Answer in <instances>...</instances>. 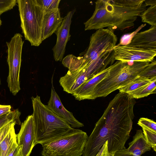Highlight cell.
Masks as SVG:
<instances>
[{
	"label": "cell",
	"instance_id": "1",
	"mask_svg": "<svg viewBox=\"0 0 156 156\" xmlns=\"http://www.w3.org/2000/svg\"><path fill=\"white\" fill-rule=\"evenodd\" d=\"M135 99L119 92L109 102L88 136L82 156H95L103 145L108 142L109 153L126 148L134 117Z\"/></svg>",
	"mask_w": 156,
	"mask_h": 156
},
{
	"label": "cell",
	"instance_id": "2",
	"mask_svg": "<svg viewBox=\"0 0 156 156\" xmlns=\"http://www.w3.org/2000/svg\"><path fill=\"white\" fill-rule=\"evenodd\" d=\"M144 0H98L91 17L84 23L85 30L107 27L113 31L131 28L146 9Z\"/></svg>",
	"mask_w": 156,
	"mask_h": 156
},
{
	"label": "cell",
	"instance_id": "3",
	"mask_svg": "<svg viewBox=\"0 0 156 156\" xmlns=\"http://www.w3.org/2000/svg\"><path fill=\"white\" fill-rule=\"evenodd\" d=\"M31 99L35 145L51 140L73 129L44 104L40 96L32 97Z\"/></svg>",
	"mask_w": 156,
	"mask_h": 156
},
{
	"label": "cell",
	"instance_id": "4",
	"mask_svg": "<svg viewBox=\"0 0 156 156\" xmlns=\"http://www.w3.org/2000/svg\"><path fill=\"white\" fill-rule=\"evenodd\" d=\"M149 62H123L117 61L108 75L96 86L90 99L106 97L130 83L139 75Z\"/></svg>",
	"mask_w": 156,
	"mask_h": 156
},
{
	"label": "cell",
	"instance_id": "5",
	"mask_svg": "<svg viewBox=\"0 0 156 156\" xmlns=\"http://www.w3.org/2000/svg\"><path fill=\"white\" fill-rule=\"evenodd\" d=\"M21 27L26 40L31 45L38 46L42 41L44 11L39 0H17Z\"/></svg>",
	"mask_w": 156,
	"mask_h": 156
},
{
	"label": "cell",
	"instance_id": "6",
	"mask_svg": "<svg viewBox=\"0 0 156 156\" xmlns=\"http://www.w3.org/2000/svg\"><path fill=\"white\" fill-rule=\"evenodd\" d=\"M86 133L73 128L68 133L41 144L42 156H81L88 138Z\"/></svg>",
	"mask_w": 156,
	"mask_h": 156
},
{
	"label": "cell",
	"instance_id": "7",
	"mask_svg": "<svg viewBox=\"0 0 156 156\" xmlns=\"http://www.w3.org/2000/svg\"><path fill=\"white\" fill-rule=\"evenodd\" d=\"M117 37L114 31L107 28L97 30L91 36L86 51L82 53L81 67L97 59L104 52L113 49L116 45Z\"/></svg>",
	"mask_w": 156,
	"mask_h": 156
},
{
	"label": "cell",
	"instance_id": "8",
	"mask_svg": "<svg viewBox=\"0 0 156 156\" xmlns=\"http://www.w3.org/2000/svg\"><path fill=\"white\" fill-rule=\"evenodd\" d=\"M23 43L22 36L19 33L15 34L10 41L6 42L9 68L7 82L9 90L14 95L20 90V73Z\"/></svg>",
	"mask_w": 156,
	"mask_h": 156
},
{
	"label": "cell",
	"instance_id": "9",
	"mask_svg": "<svg viewBox=\"0 0 156 156\" xmlns=\"http://www.w3.org/2000/svg\"><path fill=\"white\" fill-rule=\"evenodd\" d=\"M115 60L123 62H150L156 55V49L138 48L129 44L118 46L114 48Z\"/></svg>",
	"mask_w": 156,
	"mask_h": 156
},
{
	"label": "cell",
	"instance_id": "10",
	"mask_svg": "<svg viewBox=\"0 0 156 156\" xmlns=\"http://www.w3.org/2000/svg\"><path fill=\"white\" fill-rule=\"evenodd\" d=\"M16 135L18 146H22V156H30L35 145V129L32 115L27 116L21 124L20 130Z\"/></svg>",
	"mask_w": 156,
	"mask_h": 156
},
{
	"label": "cell",
	"instance_id": "11",
	"mask_svg": "<svg viewBox=\"0 0 156 156\" xmlns=\"http://www.w3.org/2000/svg\"><path fill=\"white\" fill-rule=\"evenodd\" d=\"M75 11L69 12L55 33L57 36L56 44L52 48L53 56L56 61H62L66 44L70 39V29L72 18Z\"/></svg>",
	"mask_w": 156,
	"mask_h": 156
},
{
	"label": "cell",
	"instance_id": "12",
	"mask_svg": "<svg viewBox=\"0 0 156 156\" xmlns=\"http://www.w3.org/2000/svg\"><path fill=\"white\" fill-rule=\"evenodd\" d=\"M51 83V96L48 105H46L47 107L58 117L64 119L73 128H79L83 127V124L77 120L73 113L66 110L63 105L54 89L52 80Z\"/></svg>",
	"mask_w": 156,
	"mask_h": 156
},
{
	"label": "cell",
	"instance_id": "13",
	"mask_svg": "<svg viewBox=\"0 0 156 156\" xmlns=\"http://www.w3.org/2000/svg\"><path fill=\"white\" fill-rule=\"evenodd\" d=\"M88 80L85 69L82 67L74 71L68 70L60 77L59 83L64 91L73 94Z\"/></svg>",
	"mask_w": 156,
	"mask_h": 156
},
{
	"label": "cell",
	"instance_id": "14",
	"mask_svg": "<svg viewBox=\"0 0 156 156\" xmlns=\"http://www.w3.org/2000/svg\"><path fill=\"white\" fill-rule=\"evenodd\" d=\"M115 64V62L86 81L72 94L75 99L79 101L90 100L96 86L108 75Z\"/></svg>",
	"mask_w": 156,
	"mask_h": 156
},
{
	"label": "cell",
	"instance_id": "15",
	"mask_svg": "<svg viewBox=\"0 0 156 156\" xmlns=\"http://www.w3.org/2000/svg\"><path fill=\"white\" fill-rule=\"evenodd\" d=\"M115 60L114 49L102 53L96 60L84 67L88 79L112 65Z\"/></svg>",
	"mask_w": 156,
	"mask_h": 156
},
{
	"label": "cell",
	"instance_id": "16",
	"mask_svg": "<svg viewBox=\"0 0 156 156\" xmlns=\"http://www.w3.org/2000/svg\"><path fill=\"white\" fill-rule=\"evenodd\" d=\"M63 19L61 16L59 8L44 13L42 30V41L55 32L61 25Z\"/></svg>",
	"mask_w": 156,
	"mask_h": 156
},
{
	"label": "cell",
	"instance_id": "17",
	"mask_svg": "<svg viewBox=\"0 0 156 156\" xmlns=\"http://www.w3.org/2000/svg\"><path fill=\"white\" fill-rule=\"evenodd\" d=\"M129 45L147 49H156V26L137 33Z\"/></svg>",
	"mask_w": 156,
	"mask_h": 156
},
{
	"label": "cell",
	"instance_id": "18",
	"mask_svg": "<svg viewBox=\"0 0 156 156\" xmlns=\"http://www.w3.org/2000/svg\"><path fill=\"white\" fill-rule=\"evenodd\" d=\"M129 145L126 149L133 156H141L145 152L150 151L151 148L147 144L141 129L137 130L133 137V140L129 143Z\"/></svg>",
	"mask_w": 156,
	"mask_h": 156
},
{
	"label": "cell",
	"instance_id": "19",
	"mask_svg": "<svg viewBox=\"0 0 156 156\" xmlns=\"http://www.w3.org/2000/svg\"><path fill=\"white\" fill-rule=\"evenodd\" d=\"M17 145L14 126L0 143V156H8Z\"/></svg>",
	"mask_w": 156,
	"mask_h": 156
},
{
	"label": "cell",
	"instance_id": "20",
	"mask_svg": "<svg viewBox=\"0 0 156 156\" xmlns=\"http://www.w3.org/2000/svg\"><path fill=\"white\" fill-rule=\"evenodd\" d=\"M156 76L151 79L147 84L134 91L129 94L134 99H139L147 97L149 95L156 93Z\"/></svg>",
	"mask_w": 156,
	"mask_h": 156
},
{
	"label": "cell",
	"instance_id": "21",
	"mask_svg": "<svg viewBox=\"0 0 156 156\" xmlns=\"http://www.w3.org/2000/svg\"><path fill=\"white\" fill-rule=\"evenodd\" d=\"M152 78L150 79L147 77L138 76L127 85L118 90L120 92L128 94L147 84L151 81Z\"/></svg>",
	"mask_w": 156,
	"mask_h": 156
},
{
	"label": "cell",
	"instance_id": "22",
	"mask_svg": "<svg viewBox=\"0 0 156 156\" xmlns=\"http://www.w3.org/2000/svg\"><path fill=\"white\" fill-rule=\"evenodd\" d=\"M142 21L151 26H156V5L150 6L140 15Z\"/></svg>",
	"mask_w": 156,
	"mask_h": 156
},
{
	"label": "cell",
	"instance_id": "23",
	"mask_svg": "<svg viewBox=\"0 0 156 156\" xmlns=\"http://www.w3.org/2000/svg\"><path fill=\"white\" fill-rule=\"evenodd\" d=\"M20 112L18 109H16L0 117V129L12 121H16L19 125H20L21 122L20 119Z\"/></svg>",
	"mask_w": 156,
	"mask_h": 156
},
{
	"label": "cell",
	"instance_id": "24",
	"mask_svg": "<svg viewBox=\"0 0 156 156\" xmlns=\"http://www.w3.org/2000/svg\"><path fill=\"white\" fill-rule=\"evenodd\" d=\"M139 76L151 79L156 76V61L154 60L141 72Z\"/></svg>",
	"mask_w": 156,
	"mask_h": 156
},
{
	"label": "cell",
	"instance_id": "25",
	"mask_svg": "<svg viewBox=\"0 0 156 156\" xmlns=\"http://www.w3.org/2000/svg\"><path fill=\"white\" fill-rule=\"evenodd\" d=\"M143 133L147 144L156 151V132L142 128Z\"/></svg>",
	"mask_w": 156,
	"mask_h": 156
},
{
	"label": "cell",
	"instance_id": "26",
	"mask_svg": "<svg viewBox=\"0 0 156 156\" xmlns=\"http://www.w3.org/2000/svg\"><path fill=\"white\" fill-rule=\"evenodd\" d=\"M146 25V23L142 24L133 32L123 35L121 37L119 43L117 45L123 46L129 44L130 43L134 36Z\"/></svg>",
	"mask_w": 156,
	"mask_h": 156
},
{
	"label": "cell",
	"instance_id": "27",
	"mask_svg": "<svg viewBox=\"0 0 156 156\" xmlns=\"http://www.w3.org/2000/svg\"><path fill=\"white\" fill-rule=\"evenodd\" d=\"M42 5L44 13L58 9L60 0H39Z\"/></svg>",
	"mask_w": 156,
	"mask_h": 156
},
{
	"label": "cell",
	"instance_id": "28",
	"mask_svg": "<svg viewBox=\"0 0 156 156\" xmlns=\"http://www.w3.org/2000/svg\"><path fill=\"white\" fill-rule=\"evenodd\" d=\"M137 124L142 128L156 132V123L152 120L142 117L139 120Z\"/></svg>",
	"mask_w": 156,
	"mask_h": 156
},
{
	"label": "cell",
	"instance_id": "29",
	"mask_svg": "<svg viewBox=\"0 0 156 156\" xmlns=\"http://www.w3.org/2000/svg\"><path fill=\"white\" fill-rule=\"evenodd\" d=\"M16 3V0H0V15L12 9Z\"/></svg>",
	"mask_w": 156,
	"mask_h": 156
},
{
	"label": "cell",
	"instance_id": "30",
	"mask_svg": "<svg viewBox=\"0 0 156 156\" xmlns=\"http://www.w3.org/2000/svg\"><path fill=\"white\" fill-rule=\"evenodd\" d=\"M19 125L16 121H12L0 129V143L4 139L11 128L16 124Z\"/></svg>",
	"mask_w": 156,
	"mask_h": 156
},
{
	"label": "cell",
	"instance_id": "31",
	"mask_svg": "<svg viewBox=\"0 0 156 156\" xmlns=\"http://www.w3.org/2000/svg\"><path fill=\"white\" fill-rule=\"evenodd\" d=\"M108 144V141H106L95 156H114V154H111L109 152Z\"/></svg>",
	"mask_w": 156,
	"mask_h": 156
},
{
	"label": "cell",
	"instance_id": "32",
	"mask_svg": "<svg viewBox=\"0 0 156 156\" xmlns=\"http://www.w3.org/2000/svg\"><path fill=\"white\" fill-rule=\"evenodd\" d=\"M11 106L10 105H0V117L9 113Z\"/></svg>",
	"mask_w": 156,
	"mask_h": 156
},
{
	"label": "cell",
	"instance_id": "33",
	"mask_svg": "<svg viewBox=\"0 0 156 156\" xmlns=\"http://www.w3.org/2000/svg\"><path fill=\"white\" fill-rule=\"evenodd\" d=\"M114 156H133L126 148L116 151L114 154Z\"/></svg>",
	"mask_w": 156,
	"mask_h": 156
},
{
	"label": "cell",
	"instance_id": "34",
	"mask_svg": "<svg viewBox=\"0 0 156 156\" xmlns=\"http://www.w3.org/2000/svg\"><path fill=\"white\" fill-rule=\"evenodd\" d=\"M21 148L22 146H18V145L8 156H22Z\"/></svg>",
	"mask_w": 156,
	"mask_h": 156
},
{
	"label": "cell",
	"instance_id": "35",
	"mask_svg": "<svg viewBox=\"0 0 156 156\" xmlns=\"http://www.w3.org/2000/svg\"><path fill=\"white\" fill-rule=\"evenodd\" d=\"M144 2L147 6L156 5V0H144Z\"/></svg>",
	"mask_w": 156,
	"mask_h": 156
},
{
	"label": "cell",
	"instance_id": "36",
	"mask_svg": "<svg viewBox=\"0 0 156 156\" xmlns=\"http://www.w3.org/2000/svg\"><path fill=\"white\" fill-rule=\"evenodd\" d=\"M2 24V21L1 20V18H0V27L1 25Z\"/></svg>",
	"mask_w": 156,
	"mask_h": 156
},
{
	"label": "cell",
	"instance_id": "37",
	"mask_svg": "<svg viewBox=\"0 0 156 156\" xmlns=\"http://www.w3.org/2000/svg\"><path fill=\"white\" fill-rule=\"evenodd\" d=\"M1 84V80H0V86Z\"/></svg>",
	"mask_w": 156,
	"mask_h": 156
}]
</instances>
